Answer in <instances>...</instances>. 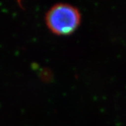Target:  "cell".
Wrapping results in <instances>:
<instances>
[{"mask_svg":"<svg viewBox=\"0 0 126 126\" xmlns=\"http://www.w3.org/2000/svg\"><path fill=\"white\" fill-rule=\"evenodd\" d=\"M81 20L80 11L68 4H58L51 7L46 15L49 30L57 35H69L79 27Z\"/></svg>","mask_w":126,"mask_h":126,"instance_id":"obj_1","label":"cell"}]
</instances>
